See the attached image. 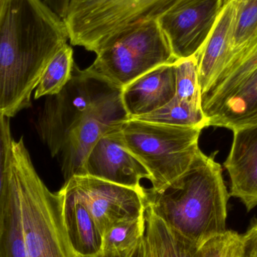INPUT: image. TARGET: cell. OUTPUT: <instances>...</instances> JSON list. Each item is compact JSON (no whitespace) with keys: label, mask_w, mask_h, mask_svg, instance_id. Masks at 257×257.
Instances as JSON below:
<instances>
[{"label":"cell","mask_w":257,"mask_h":257,"mask_svg":"<svg viewBox=\"0 0 257 257\" xmlns=\"http://www.w3.org/2000/svg\"><path fill=\"white\" fill-rule=\"evenodd\" d=\"M63 20L43 0H11L0 21V114L31 105L33 90L54 54L68 43Z\"/></svg>","instance_id":"1"},{"label":"cell","mask_w":257,"mask_h":257,"mask_svg":"<svg viewBox=\"0 0 257 257\" xmlns=\"http://www.w3.org/2000/svg\"><path fill=\"white\" fill-rule=\"evenodd\" d=\"M215 153L199 151L189 169L160 190L145 189V203L174 232L199 249L226 229L228 193Z\"/></svg>","instance_id":"2"},{"label":"cell","mask_w":257,"mask_h":257,"mask_svg":"<svg viewBox=\"0 0 257 257\" xmlns=\"http://www.w3.org/2000/svg\"><path fill=\"white\" fill-rule=\"evenodd\" d=\"M7 184L19 211L26 257H75L65 223L63 194L51 192L41 179L23 137L12 142Z\"/></svg>","instance_id":"3"},{"label":"cell","mask_w":257,"mask_h":257,"mask_svg":"<svg viewBox=\"0 0 257 257\" xmlns=\"http://www.w3.org/2000/svg\"><path fill=\"white\" fill-rule=\"evenodd\" d=\"M96 54L86 72L120 90L152 69L177 60L157 20L154 19L123 29Z\"/></svg>","instance_id":"4"},{"label":"cell","mask_w":257,"mask_h":257,"mask_svg":"<svg viewBox=\"0 0 257 257\" xmlns=\"http://www.w3.org/2000/svg\"><path fill=\"white\" fill-rule=\"evenodd\" d=\"M120 130L126 148L149 172L154 190H161L183 175L200 151L202 128L128 119Z\"/></svg>","instance_id":"5"},{"label":"cell","mask_w":257,"mask_h":257,"mask_svg":"<svg viewBox=\"0 0 257 257\" xmlns=\"http://www.w3.org/2000/svg\"><path fill=\"white\" fill-rule=\"evenodd\" d=\"M180 0H70L63 22L71 45L96 53L128 26L157 20Z\"/></svg>","instance_id":"6"},{"label":"cell","mask_w":257,"mask_h":257,"mask_svg":"<svg viewBox=\"0 0 257 257\" xmlns=\"http://www.w3.org/2000/svg\"><path fill=\"white\" fill-rule=\"evenodd\" d=\"M120 93V89L75 66L70 81L58 94L47 96L36 118L38 134L51 156L60 154L78 123Z\"/></svg>","instance_id":"7"},{"label":"cell","mask_w":257,"mask_h":257,"mask_svg":"<svg viewBox=\"0 0 257 257\" xmlns=\"http://www.w3.org/2000/svg\"><path fill=\"white\" fill-rule=\"evenodd\" d=\"M69 184L94 220L101 235L111 227L145 214V189L131 188L88 175L73 177Z\"/></svg>","instance_id":"8"},{"label":"cell","mask_w":257,"mask_h":257,"mask_svg":"<svg viewBox=\"0 0 257 257\" xmlns=\"http://www.w3.org/2000/svg\"><path fill=\"white\" fill-rule=\"evenodd\" d=\"M226 0H180L157 18L176 60L196 55Z\"/></svg>","instance_id":"9"},{"label":"cell","mask_w":257,"mask_h":257,"mask_svg":"<svg viewBox=\"0 0 257 257\" xmlns=\"http://www.w3.org/2000/svg\"><path fill=\"white\" fill-rule=\"evenodd\" d=\"M121 93L111 98L78 123L68 134L59 157L65 183L82 176L87 156L105 133L128 120Z\"/></svg>","instance_id":"10"},{"label":"cell","mask_w":257,"mask_h":257,"mask_svg":"<svg viewBox=\"0 0 257 257\" xmlns=\"http://www.w3.org/2000/svg\"><path fill=\"white\" fill-rule=\"evenodd\" d=\"M121 126L105 133L96 142L87 156L83 175L141 190V181L151 179V175L126 148Z\"/></svg>","instance_id":"11"},{"label":"cell","mask_w":257,"mask_h":257,"mask_svg":"<svg viewBox=\"0 0 257 257\" xmlns=\"http://www.w3.org/2000/svg\"><path fill=\"white\" fill-rule=\"evenodd\" d=\"M224 167L230 177L229 196L240 199L247 211L257 206V124L236 128Z\"/></svg>","instance_id":"12"},{"label":"cell","mask_w":257,"mask_h":257,"mask_svg":"<svg viewBox=\"0 0 257 257\" xmlns=\"http://www.w3.org/2000/svg\"><path fill=\"white\" fill-rule=\"evenodd\" d=\"M175 63L162 65L138 78L121 90V99L128 118L159 109L175 96Z\"/></svg>","instance_id":"13"},{"label":"cell","mask_w":257,"mask_h":257,"mask_svg":"<svg viewBox=\"0 0 257 257\" xmlns=\"http://www.w3.org/2000/svg\"><path fill=\"white\" fill-rule=\"evenodd\" d=\"M236 17V0H226L214 27L196 54L201 93L203 94L227 66Z\"/></svg>","instance_id":"14"},{"label":"cell","mask_w":257,"mask_h":257,"mask_svg":"<svg viewBox=\"0 0 257 257\" xmlns=\"http://www.w3.org/2000/svg\"><path fill=\"white\" fill-rule=\"evenodd\" d=\"M60 190L66 229L75 256L103 257L102 236L90 213L69 184H64Z\"/></svg>","instance_id":"15"},{"label":"cell","mask_w":257,"mask_h":257,"mask_svg":"<svg viewBox=\"0 0 257 257\" xmlns=\"http://www.w3.org/2000/svg\"><path fill=\"white\" fill-rule=\"evenodd\" d=\"M205 117L207 127L217 126L232 131L257 124V69Z\"/></svg>","instance_id":"16"},{"label":"cell","mask_w":257,"mask_h":257,"mask_svg":"<svg viewBox=\"0 0 257 257\" xmlns=\"http://www.w3.org/2000/svg\"><path fill=\"white\" fill-rule=\"evenodd\" d=\"M145 232L152 244L156 257H205L199 249L169 228L145 203Z\"/></svg>","instance_id":"17"},{"label":"cell","mask_w":257,"mask_h":257,"mask_svg":"<svg viewBox=\"0 0 257 257\" xmlns=\"http://www.w3.org/2000/svg\"><path fill=\"white\" fill-rule=\"evenodd\" d=\"M256 69L257 46L230 70L218 77L202 94L204 114L220 105Z\"/></svg>","instance_id":"18"},{"label":"cell","mask_w":257,"mask_h":257,"mask_svg":"<svg viewBox=\"0 0 257 257\" xmlns=\"http://www.w3.org/2000/svg\"><path fill=\"white\" fill-rule=\"evenodd\" d=\"M75 66L73 49L66 44L47 65L35 91V99L58 94L72 78Z\"/></svg>","instance_id":"19"},{"label":"cell","mask_w":257,"mask_h":257,"mask_svg":"<svg viewBox=\"0 0 257 257\" xmlns=\"http://www.w3.org/2000/svg\"><path fill=\"white\" fill-rule=\"evenodd\" d=\"M145 229V214L113 226L102 235L103 256H128L142 239Z\"/></svg>","instance_id":"20"},{"label":"cell","mask_w":257,"mask_h":257,"mask_svg":"<svg viewBox=\"0 0 257 257\" xmlns=\"http://www.w3.org/2000/svg\"><path fill=\"white\" fill-rule=\"evenodd\" d=\"M256 33L257 0H236V17L230 59L223 72L238 60L254 39Z\"/></svg>","instance_id":"21"},{"label":"cell","mask_w":257,"mask_h":257,"mask_svg":"<svg viewBox=\"0 0 257 257\" xmlns=\"http://www.w3.org/2000/svg\"><path fill=\"white\" fill-rule=\"evenodd\" d=\"M175 66V99L194 109L202 110L197 55L177 60Z\"/></svg>","instance_id":"22"},{"label":"cell","mask_w":257,"mask_h":257,"mask_svg":"<svg viewBox=\"0 0 257 257\" xmlns=\"http://www.w3.org/2000/svg\"><path fill=\"white\" fill-rule=\"evenodd\" d=\"M134 120L167 126L199 127L202 130L207 127L202 110L194 109L180 103L175 98L159 109Z\"/></svg>","instance_id":"23"},{"label":"cell","mask_w":257,"mask_h":257,"mask_svg":"<svg viewBox=\"0 0 257 257\" xmlns=\"http://www.w3.org/2000/svg\"><path fill=\"white\" fill-rule=\"evenodd\" d=\"M13 140L11 131L10 118L0 114V229L3 223L6 202L9 155Z\"/></svg>","instance_id":"24"},{"label":"cell","mask_w":257,"mask_h":257,"mask_svg":"<svg viewBox=\"0 0 257 257\" xmlns=\"http://www.w3.org/2000/svg\"><path fill=\"white\" fill-rule=\"evenodd\" d=\"M213 257H242L241 235L232 230L211 240Z\"/></svg>","instance_id":"25"},{"label":"cell","mask_w":257,"mask_h":257,"mask_svg":"<svg viewBox=\"0 0 257 257\" xmlns=\"http://www.w3.org/2000/svg\"><path fill=\"white\" fill-rule=\"evenodd\" d=\"M242 257H257V222L241 235Z\"/></svg>","instance_id":"26"},{"label":"cell","mask_w":257,"mask_h":257,"mask_svg":"<svg viewBox=\"0 0 257 257\" xmlns=\"http://www.w3.org/2000/svg\"><path fill=\"white\" fill-rule=\"evenodd\" d=\"M45 4L61 19L66 15L70 0H43Z\"/></svg>","instance_id":"27"},{"label":"cell","mask_w":257,"mask_h":257,"mask_svg":"<svg viewBox=\"0 0 257 257\" xmlns=\"http://www.w3.org/2000/svg\"><path fill=\"white\" fill-rule=\"evenodd\" d=\"M257 46V33L256 35V36H255L254 39H253V41H252L251 42H250V45H249V46L247 47V49L244 51V52L242 54H241V56H240L239 57H238V60H236V61L235 62V63H233V64L231 65L229 67H228L227 69H225L224 71H223V72H221L220 73V75H219L218 77L221 76V75H223V74L226 73V72H228V71L230 70L232 68H233L234 66H235V65L238 64V63H239L240 61H241V60H242L243 58H244V57H245L246 55H247V54H249V53L250 52V51H252V50L253 49V48H256ZM217 77V78H218Z\"/></svg>","instance_id":"28"},{"label":"cell","mask_w":257,"mask_h":257,"mask_svg":"<svg viewBox=\"0 0 257 257\" xmlns=\"http://www.w3.org/2000/svg\"><path fill=\"white\" fill-rule=\"evenodd\" d=\"M145 241H144V235L142 239L139 241L134 250L130 253L128 257H145Z\"/></svg>","instance_id":"29"},{"label":"cell","mask_w":257,"mask_h":257,"mask_svg":"<svg viewBox=\"0 0 257 257\" xmlns=\"http://www.w3.org/2000/svg\"><path fill=\"white\" fill-rule=\"evenodd\" d=\"M11 0H0V21L6 12V8Z\"/></svg>","instance_id":"30"},{"label":"cell","mask_w":257,"mask_h":257,"mask_svg":"<svg viewBox=\"0 0 257 257\" xmlns=\"http://www.w3.org/2000/svg\"><path fill=\"white\" fill-rule=\"evenodd\" d=\"M135 249V248H134ZM132 253V252H131ZM130 254L128 255V256H103V257H128L130 256ZM75 257H81V256H75Z\"/></svg>","instance_id":"31"}]
</instances>
